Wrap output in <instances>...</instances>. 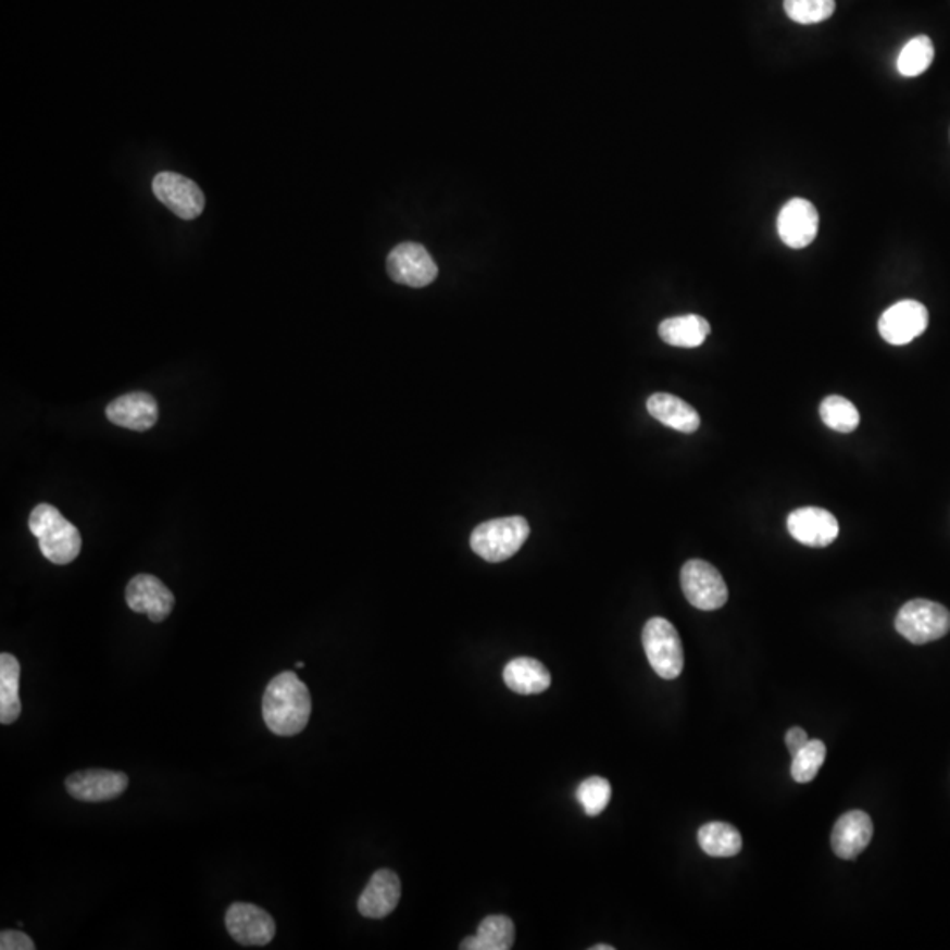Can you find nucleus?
I'll list each match as a JSON object with an SVG mask.
<instances>
[{
    "instance_id": "22",
    "label": "nucleus",
    "mask_w": 950,
    "mask_h": 950,
    "mask_svg": "<svg viewBox=\"0 0 950 950\" xmlns=\"http://www.w3.org/2000/svg\"><path fill=\"white\" fill-rule=\"evenodd\" d=\"M20 662L11 653L0 655V722L13 724L22 713L20 701Z\"/></svg>"
},
{
    "instance_id": "18",
    "label": "nucleus",
    "mask_w": 950,
    "mask_h": 950,
    "mask_svg": "<svg viewBox=\"0 0 950 950\" xmlns=\"http://www.w3.org/2000/svg\"><path fill=\"white\" fill-rule=\"evenodd\" d=\"M646 407L651 417L682 434H693L701 426V417L696 409L670 392H657L648 398Z\"/></svg>"
},
{
    "instance_id": "21",
    "label": "nucleus",
    "mask_w": 950,
    "mask_h": 950,
    "mask_svg": "<svg viewBox=\"0 0 950 950\" xmlns=\"http://www.w3.org/2000/svg\"><path fill=\"white\" fill-rule=\"evenodd\" d=\"M516 927L505 915H488L479 924L474 937L465 938L460 949L463 950H509L514 946Z\"/></svg>"
},
{
    "instance_id": "12",
    "label": "nucleus",
    "mask_w": 950,
    "mask_h": 950,
    "mask_svg": "<svg viewBox=\"0 0 950 950\" xmlns=\"http://www.w3.org/2000/svg\"><path fill=\"white\" fill-rule=\"evenodd\" d=\"M129 778L122 771L85 770L73 773L65 780V790L78 801L102 803L125 792Z\"/></svg>"
},
{
    "instance_id": "5",
    "label": "nucleus",
    "mask_w": 950,
    "mask_h": 950,
    "mask_svg": "<svg viewBox=\"0 0 950 950\" xmlns=\"http://www.w3.org/2000/svg\"><path fill=\"white\" fill-rule=\"evenodd\" d=\"M896 630L914 645L938 641L949 634L950 611L933 600H910L896 616Z\"/></svg>"
},
{
    "instance_id": "24",
    "label": "nucleus",
    "mask_w": 950,
    "mask_h": 950,
    "mask_svg": "<svg viewBox=\"0 0 950 950\" xmlns=\"http://www.w3.org/2000/svg\"><path fill=\"white\" fill-rule=\"evenodd\" d=\"M935 59V47L927 36H917L910 39L898 57V71L904 78H915L918 74L929 70Z\"/></svg>"
},
{
    "instance_id": "6",
    "label": "nucleus",
    "mask_w": 950,
    "mask_h": 950,
    "mask_svg": "<svg viewBox=\"0 0 950 950\" xmlns=\"http://www.w3.org/2000/svg\"><path fill=\"white\" fill-rule=\"evenodd\" d=\"M682 590L688 602L701 611L720 610L729 599L724 577L704 560H688L683 565Z\"/></svg>"
},
{
    "instance_id": "16",
    "label": "nucleus",
    "mask_w": 950,
    "mask_h": 950,
    "mask_svg": "<svg viewBox=\"0 0 950 950\" xmlns=\"http://www.w3.org/2000/svg\"><path fill=\"white\" fill-rule=\"evenodd\" d=\"M107 417L113 425L122 426V428L147 432L158 423V402L148 392H127L107 407Z\"/></svg>"
},
{
    "instance_id": "17",
    "label": "nucleus",
    "mask_w": 950,
    "mask_h": 950,
    "mask_svg": "<svg viewBox=\"0 0 950 950\" xmlns=\"http://www.w3.org/2000/svg\"><path fill=\"white\" fill-rule=\"evenodd\" d=\"M872 838V816L861 810H852L843 813L833 827L830 847L838 858L850 861L864 852Z\"/></svg>"
},
{
    "instance_id": "1",
    "label": "nucleus",
    "mask_w": 950,
    "mask_h": 950,
    "mask_svg": "<svg viewBox=\"0 0 950 950\" xmlns=\"http://www.w3.org/2000/svg\"><path fill=\"white\" fill-rule=\"evenodd\" d=\"M312 715L309 687L296 673L286 671L268 683L263 697L264 724L277 736L303 733Z\"/></svg>"
},
{
    "instance_id": "30",
    "label": "nucleus",
    "mask_w": 950,
    "mask_h": 950,
    "mask_svg": "<svg viewBox=\"0 0 950 950\" xmlns=\"http://www.w3.org/2000/svg\"><path fill=\"white\" fill-rule=\"evenodd\" d=\"M810 739H808V734L804 733L801 727H792L789 733L785 734V743H787V748H789L790 755H796V753L808 743Z\"/></svg>"
},
{
    "instance_id": "4",
    "label": "nucleus",
    "mask_w": 950,
    "mask_h": 950,
    "mask_svg": "<svg viewBox=\"0 0 950 950\" xmlns=\"http://www.w3.org/2000/svg\"><path fill=\"white\" fill-rule=\"evenodd\" d=\"M642 646L651 670L664 679H676L685 665L682 639L673 623L665 618H651L642 628Z\"/></svg>"
},
{
    "instance_id": "27",
    "label": "nucleus",
    "mask_w": 950,
    "mask_h": 950,
    "mask_svg": "<svg viewBox=\"0 0 950 950\" xmlns=\"http://www.w3.org/2000/svg\"><path fill=\"white\" fill-rule=\"evenodd\" d=\"M785 13L801 25L821 24L836 10L835 0H784Z\"/></svg>"
},
{
    "instance_id": "9",
    "label": "nucleus",
    "mask_w": 950,
    "mask_h": 950,
    "mask_svg": "<svg viewBox=\"0 0 950 950\" xmlns=\"http://www.w3.org/2000/svg\"><path fill=\"white\" fill-rule=\"evenodd\" d=\"M226 927L241 946H268L277 933L275 918L252 903H233L227 909Z\"/></svg>"
},
{
    "instance_id": "26",
    "label": "nucleus",
    "mask_w": 950,
    "mask_h": 950,
    "mask_svg": "<svg viewBox=\"0 0 950 950\" xmlns=\"http://www.w3.org/2000/svg\"><path fill=\"white\" fill-rule=\"evenodd\" d=\"M827 748L821 739H810L796 755L792 757L790 775L798 784L815 780L822 764L826 761Z\"/></svg>"
},
{
    "instance_id": "7",
    "label": "nucleus",
    "mask_w": 950,
    "mask_h": 950,
    "mask_svg": "<svg viewBox=\"0 0 950 950\" xmlns=\"http://www.w3.org/2000/svg\"><path fill=\"white\" fill-rule=\"evenodd\" d=\"M152 189L155 198L170 208L176 217L192 221L203 213V190L187 176L164 171L153 178Z\"/></svg>"
},
{
    "instance_id": "11",
    "label": "nucleus",
    "mask_w": 950,
    "mask_h": 950,
    "mask_svg": "<svg viewBox=\"0 0 950 950\" xmlns=\"http://www.w3.org/2000/svg\"><path fill=\"white\" fill-rule=\"evenodd\" d=\"M125 600L130 610L155 623L164 622L175 608V597L170 588L152 574L133 577L125 588Z\"/></svg>"
},
{
    "instance_id": "15",
    "label": "nucleus",
    "mask_w": 950,
    "mask_h": 950,
    "mask_svg": "<svg viewBox=\"0 0 950 950\" xmlns=\"http://www.w3.org/2000/svg\"><path fill=\"white\" fill-rule=\"evenodd\" d=\"M402 898V882L391 870H378L372 875L358 900V910L366 918H384L397 909Z\"/></svg>"
},
{
    "instance_id": "8",
    "label": "nucleus",
    "mask_w": 950,
    "mask_h": 950,
    "mask_svg": "<svg viewBox=\"0 0 950 950\" xmlns=\"http://www.w3.org/2000/svg\"><path fill=\"white\" fill-rule=\"evenodd\" d=\"M388 273L392 280L409 287H426L439 275V268L428 250L420 243H400L388 255Z\"/></svg>"
},
{
    "instance_id": "28",
    "label": "nucleus",
    "mask_w": 950,
    "mask_h": 950,
    "mask_svg": "<svg viewBox=\"0 0 950 950\" xmlns=\"http://www.w3.org/2000/svg\"><path fill=\"white\" fill-rule=\"evenodd\" d=\"M611 784L602 778V776H591L586 778L579 787H577L576 798L582 803L586 815L597 816L604 812L611 801Z\"/></svg>"
},
{
    "instance_id": "25",
    "label": "nucleus",
    "mask_w": 950,
    "mask_h": 950,
    "mask_svg": "<svg viewBox=\"0 0 950 950\" xmlns=\"http://www.w3.org/2000/svg\"><path fill=\"white\" fill-rule=\"evenodd\" d=\"M821 417L824 425L838 434H852L861 423L858 407L843 397H827L821 403Z\"/></svg>"
},
{
    "instance_id": "14",
    "label": "nucleus",
    "mask_w": 950,
    "mask_h": 950,
    "mask_svg": "<svg viewBox=\"0 0 950 950\" xmlns=\"http://www.w3.org/2000/svg\"><path fill=\"white\" fill-rule=\"evenodd\" d=\"M778 235L790 249H804L818 233V212L808 199L793 198L780 210Z\"/></svg>"
},
{
    "instance_id": "10",
    "label": "nucleus",
    "mask_w": 950,
    "mask_h": 950,
    "mask_svg": "<svg viewBox=\"0 0 950 950\" xmlns=\"http://www.w3.org/2000/svg\"><path fill=\"white\" fill-rule=\"evenodd\" d=\"M927 324L929 314L926 307L918 301L903 300L882 314L878 332L890 346H907L926 332Z\"/></svg>"
},
{
    "instance_id": "32",
    "label": "nucleus",
    "mask_w": 950,
    "mask_h": 950,
    "mask_svg": "<svg viewBox=\"0 0 950 950\" xmlns=\"http://www.w3.org/2000/svg\"><path fill=\"white\" fill-rule=\"evenodd\" d=\"M296 667H298V670H301V667H305V664H303V662H298V664H296Z\"/></svg>"
},
{
    "instance_id": "13",
    "label": "nucleus",
    "mask_w": 950,
    "mask_h": 950,
    "mask_svg": "<svg viewBox=\"0 0 950 950\" xmlns=\"http://www.w3.org/2000/svg\"><path fill=\"white\" fill-rule=\"evenodd\" d=\"M787 528L793 539L810 548H826L840 534L838 520L821 508H803L790 512Z\"/></svg>"
},
{
    "instance_id": "19",
    "label": "nucleus",
    "mask_w": 950,
    "mask_h": 950,
    "mask_svg": "<svg viewBox=\"0 0 950 950\" xmlns=\"http://www.w3.org/2000/svg\"><path fill=\"white\" fill-rule=\"evenodd\" d=\"M503 682L512 692L534 696V693H542L548 690L549 685H551V674L539 660L520 657L505 665Z\"/></svg>"
},
{
    "instance_id": "29",
    "label": "nucleus",
    "mask_w": 950,
    "mask_h": 950,
    "mask_svg": "<svg viewBox=\"0 0 950 950\" xmlns=\"http://www.w3.org/2000/svg\"><path fill=\"white\" fill-rule=\"evenodd\" d=\"M0 949L2 950H34L36 943L33 938L18 929H4L0 933Z\"/></svg>"
},
{
    "instance_id": "23",
    "label": "nucleus",
    "mask_w": 950,
    "mask_h": 950,
    "mask_svg": "<svg viewBox=\"0 0 950 950\" xmlns=\"http://www.w3.org/2000/svg\"><path fill=\"white\" fill-rule=\"evenodd\" d=\"M701 849L711 858H734L743 849V838L727 822H708L697 833Z\"/></svg>"
},
{
    "instance_id": "2",
    "label": "nucleus",
    "mask_w": 950,
    "mask_h": 950,
    "mask_svg": "<svg viewBox=\"0 0 950 950\" xmlns=\"http://www.w3.org/2000/svg\"><path fill=\"white\" fill-rule=\"evenodd\" d=\"M28 528L39 540L42 557L55 565H67L78 559L82 536L73 523L67 522L59 509L50 503H39L30 512Z\"/></svg>"
},
{
    "instance_id": "31",
    "label": "nucleus",
    "mask_w": 950,
    "mask_h": 950,
    "mask_svg": "<svg viewBox=\"0 0 950 950\" xmlns=\"http://www.w3.org/2000/svg\"><path fill=\"white\" fill-rule=\"evenodd\" d=\"M591 950H614L613 946H593Z\"/></svg>"
},
{
    "instance_id": "3",
    "label": "nucleus",
    "mask_w": 950,
    "mask_h": 950,
    "mask_svg": "<svg viewBox=\"0 0 950 950\" xmlns=\"http://www.w3.org/2000/svg\"><path fill=\"white\" fill-rule=\"evenodd\" d=\"M530 537V525L523 516L497 517L475 526L471 548L486 562H505L522 549Z\"/></svg>"
},
{
    "instance_id": "20",
    "label": "nucleus",
    "mask_w": 950,
    "mask_h": 950,
    "mask_svg": "<svg viewBox=\"0 0 950 950\" xmlns=\"http://www.w3.org/2000/svg\"><path fill=\"white\" fill-rule=\"evenodd\" d=\"M710 323L701 315H679L665 318L659 326V335L665 343L683 349H693L704 343L710 335Z\"/></svg>"
}]
</instances>
